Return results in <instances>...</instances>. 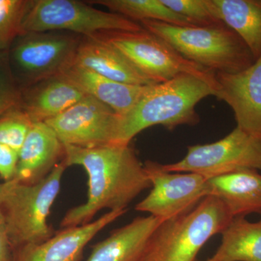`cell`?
Here are the masks:
<instances>
[{
	"instance_id": "6da1fadb",
	"label": "cell",
	"mask_w": 261,
	"mask_h": 261,
	"mask_svg": "<svg viewBox=\"0 0 261 261\" xmlns=\"http://www.w3.org/2000/svg\"><path fill=\"white\" fill-rule=\"evenodd\" d=\"M63 146L65 166H82L87 173L88 194L85 203L67 211L62 228L88 224L103 209H127L141 192L152 187L144 165L129 145Z\"/></svg>"
},
{
	"instance_id": "7a4b0ae2",
	"label": "cell",
	"mask_w": 261,
	"mask_h": 261,
	"mask_svg": "<svg viewBox=\"0 0 261 261\" xmlns=\"http://www.w3.org/2000/svg\"><path fill=\"white\" fill-rule=\"evenodd\" d=\"M214 96V89L195 75L180 74L163 83L149 85L135 107L120 116L115 145H129L134 137L149 127L171 130L200 122L195 107L204 98Z\"/></svg>"
},
{
	"instance_id": "3957f363",
	"label": "cell",
	"mask_w": 261,
	"mask_h": 261,
	"mask_svg": "<svg viewBox=\"0 0 261 261\" xmlns=\"http://www.w3.org/2000/svg\"><path fill=\"white\" fill-rule=\"evenodd\" d=\"M140 25L164 39L188 61L215 73H238L255 61L243 39L224 23L179 27L147 20Z\"/></svg>"
},
{
	"instance_id": "277c9868",
	"label": "cell",
	"mask_w": 261,
	"mask_h": 261,
	"mask_svg": "<svg viewBox=\"0 0 261 261\" xmlns=\"http://www.w3.org/2000/svg\"><path fill=\"white\" fill-rule=\"evenodd\" d=\"M66 168L63 160L38 183L27 185L10 179L0 184V214L13 250L42 243L56 233L47 219Z\"/></svg>"
},
{
	"instance_id": "5b68a950",
	"label": "cell",
	"mask_w": 261,
	"mask_h": 261,
	"mask_svg": "<svg viewBox=\"0 0 261 261\" xmlns=\"http://www.w3.org/2000/svg\"><path fill=\"white\" fill-rule=\"evenodd\" d=\"M233 217L217 197H205L188 214L163 221L154 230L145 261H195L212 237L222 233Z\"/></svg>"
},
{
	"instance_id": "8992f818",
	"label": "cell",
	"mask_w": 261,
	"mask_h": 261,
	"mask_svg": "<svg viewBox=\"0 0 261 261\" xmlns=\"http://www.w3.org/2000/svg\"><path fill=\"white\" fill-rule=\"evenodd\" d=\"M93 36L118 49L151 83H163L186 73L208 84L218 97L219 85L215 72L188 61L164 39L145 29L136 32L111 31Z\"/></svg>"
},
{
	"instance_id": "52a82bcc",
	"label": "cell",
	"mask_w": 261,
	"mask_h": 261,
	"mask_svg": "<svg viewBox=\"0 0 261 261\" xmlns=\"http://www.w3.org/2000/svg\"><path fill=\"white\" fill-rule=\"evenodd\" d=\"M137 22L92 8L76 0H32L24 18L22 35L32 32H65L82 37L111 31L136 32Z\"/></svg>"
},
{
	"instance_id": "ba28073f",
	"label": "cell",
	"mask_w": 261,
	"mask_h": 261,
	"mask_svg": "<svg viewBox=\"0 0 261 261\" xmlns=\"http://www.w3.org/2000/svg\"><path fill=\"white\" fill-rule=\"evenodd\" d=\"M168 172L194 173L207 179L242 170H261V141L236 127L217 142L190 146L186 156L162 165Z\"/></svg>"
},
{
	"instance_id": "9c48e42d",
	"label": "cell",
	"mask_w": 261,
	"mask_h": 261,
	"mask_svg": "<svg viewBox=\"0 0 261 261\" xmlns=\"http://www.w3.org/2000/svg\"><path fill=\"white\" fill-rule=\"evenodd\" d=\"M82 37L65 32H32L20 36L10 56L27 87L63 74L73 66Z\"/></svg>"
},
{
	"instance_id": "30bf717a",
	"label": "cell",
	"mask_w": 261,
	"mask_h": 261,
	"mask_svg": "<svg viewBox=\"0 0 261 261\" xmlns=\"http://www.w3.org/2000/svg\"><path fill=\"white\" fill-rule=\"evenodd\" d=\"M144 168L152 190L135 209L162 221L188 214L210 195L208 179L197 173H171L151 161Z\"/></svg>"
},
{
	"instance_id": "8fae6325",
	"label": "cell",
	"mask_w": 261,
	"mask_h": 261,
	"mask_svg": "<svg viewBox=\"0 0 261 261\" xmlns=\"http://www.w3.org/2000/svg\"><path fill=\"white\" fill-rule=\"evenodd\" d=\"M119 120V115L111 108L87 94L44 123L63 145L96 147L115 144Z\"/></svg>"
},
{
	"instance_id": "7c38bea8",
	"label": "cell",
	"mask_w": 261,
	"mask_h": 261,
	"mask_svg": "<svg viewBox=\"0 0 261 261\" xmlns=\"http://www.w3.org/2000/svg\"><path fill=\"white\" fill-rule=\"evenodd\" d=\"M218 99L232 110L238 128L261 141V56L246 69L216 73Z\"/></svg>"
},
{
	"instance_id": "4fadbf2b",
	"label": "cell",
	"mask_w": 261,
	"mask_h": 261,
	"mask_svg": "<svg viewBox=\"0 0 261 261\" xmlns=\"http://www.w3.org/2000/svg\"><path fill=\"white\" fill-rule=\"evenodd\" d=\"M126 212L127 209L111 211L88 224L63 228L42 243L15 249L13 261H82L87 244Z\"/></svg>"
},
{
	"instance_id": "5bb4252c",
	"label": "cell",
	"mask_w": 261,
	"mask_h": 261,
	"mask_svg": "<svg viewBox=\"0 0 261 261\" xmlns=\"http://www.w3.org/2000/svg\"><path fill=\"white\" fill-rule=\"evenodd\" d=\"M12 179L20 183H38L50 173L64 158V146L44 122L33 123L20 152Z\"/></svg>"
},
{
	"instance_id": "9a60e30c",
	"label": "cell",
	"mask_w": 261,
	"mask_h": 261,
	"mask_svg": "<svg viewBox=\"0 0 261 261\" xmlns=\"http://www.w3.org/2000/svg\"><path fill=\"white\" fill-rule=\"evenodd\" d=\"M87 95L65 73L51 77L22 91L19 107L34 123L45 122Z\"/></svg>"
},
{
	"instance_id": "2e32d148",
	"label": "cell",
	"mask_w": 261,
	"mask_h": 261,
	"mask_svg": "<svg viewBox=\"0 0 261 261\" xmlns=\"http://www.w3.org/2000/svg\"><path fill=\"white\" fill-rule=\"evenodd\" d=\"M162 222L152 216L136 218L95 244L85 261H145L149 240Z\"/></svg>"
},
{
	"instance_id": "e0dca14e",
	"label": "cell",
	"mask_w": 261,
	"mask_h": 261,
	"mask_svg": "<svg viewBox=\"0 0 261 261\" xmlns=\"http://www.w3.org/2000/svg\"><path fill=\"white\" fill-rule=\"evenodd\" d=\"M73 65L121 83L154 84L141 74L118 49L96 36L82 37Z\"/></svg>"
},
{
	"instance_id": "ac0fdd59",
	"label": "cell",
	"mask_w": 261,
	"mask_h": 261,
	"mask_svg": "<svg viewBox=\"0 0 261 261\" xmlns=\"http://www.w3.org/2000/svg\"><path fill=\"white\" fill-rule=\"evenodd\" d=\"M210 195L219 199L233 218L261 214V174L246 169L208 179Z\"/></svg>"
},
{
	"instance_id": "d6986e66",
	"label": "cell",
	"mask_w": 261,
	"mask_h": 261,
	"mask_svg": "<svg viewBox=\"0 0 261 261\" xmlns=\"http://www.w3.org/2000/svg\"><path fill=\"white\" fill-rule=\"evenodd\" d=\"M64 73L86 94L106 105L121 116L130 112L149 86L121 83L76 65L70 67Z\"/></svg>"
},
{
	"instance_id": "ffe728a7",
	"label": "cell",
	"mask_w": 261,
	"mask_h": 261,
	"mask_svg": "<svg viewBox=\"0 0 261 261\" xmlns=\"http://www.w3.org/2000/svg\"><path fill=\"white\" fill-rule=\"evenodd\" d=\"M213 14L243 39L254 59L261 56V0H209Z\"/></svg>"
},
{
	"instance_id": "44dd1931",
	"label": "cell",
	"mask_w": 261,
	"mask_h": 261,
	"mask_svg": "<svg viewBox=\"0 0 261 261\" xmlns=\"http://www.w3.org/2000/svg\"><path fill=\"white\" fill-rule=\"evenodd\" d=\"M221 234L214 260L261 261V217L257 222H250L245 216L234 217Z\"/></svg>"
},
{
	"instance_id": "7402d4cb",
	"label": "cell",
	"mask_w": 261,
	"mask_h": 261,
	"mask_svg": "<svg viewBox=\"0 0 261 261\" xmlns=\"http://www.w3.org/2000/svg\"><path fill=\"white\" fill-rule=\"evenodd\" d=\"M87 3L102 5L113 13L135 22L148 20L179 27L195 25L188 19L168 8L162 0H96Z\"/></svg>"
},
{
	"instance_id": "603a6c76",
	"label": "cell",
	"mask_w": 261,
	"mask_h": 261,
	"mask_svg": "<svg viewBox=\"0 0 261 261\" xmlns=\"http://www.w3.org/2000/svg\"><path fill=\"white\" fill-rule=\"evenodd\" d=\"M30 5L28 0H0V51L9 49L22 35L24 18Z\"/></svg>"
},
{
	"instance_id": "cb8c5ba5",
	"label": "cell",
	"mask_w": 261,
	"mask_h": 261,
	"mask_svg": "<svg viewBox=\"0 0 261 261\" xmlns=\"http://www.w3.org/2000/svg\"><path fill=\"white\" fill-rule=\"evenodd\" d=\"M34 122L20 107L0 117V144L20 152Z\"/></svg>"
},
{
	"instance_id": "d4e9b609",
	"label": "cell",
	"mask_w": 261,
	"mask_h": 261,
	"mask_svg": "<svg viewBox=\"0 0 261 261\" xmlns=\"http://www.w3.org/2000/svg\"><path fill=\"white\" fill-rule=\"evenodd\" d=\"M163 3L175 13L188 19L198 27L223 23L214 15L209 5V0H162Z\"/></svg>"
},
{
	"instance_id": "484cf974",
	"label": "cell",
	"mask_w": 261,
	"mask_h": 261,
	"mask_svg": "<svg viewBox=\"0 0 261 261\" xmlns=\"http://www.w3.org/2000/svg\"><path fill=\"white\" fill-rule=\"evenodd\" d=\"M22 91L12 72L6 51H0V117L19 107Z\"/></svg>"
},
{
	"instance_id": "4316f807",
	"label": "cell",
	"mask_w": 261,
	"mask_h": 261,
	"mask_svg": "<svg viewBox=\"0 0 261 261\" xmlns=\"http://www.w3.org/2000/svg\"><path fill=\"white\" fill-rule=\"evenodd\" d=\"M19 154L9 146L0 144V176L5 181L14 177L18 166Z\"/></svg>"
},
{
	"instance_id": "83f0119b",
	"label": "cell",
	"mask_w": 261,
	"mask_h": 261,
	"mask_svg": "<svg viewBox=\"0 0 261 261\" xmlns=\"http://www.w3.org/2000/svg\"><path fill=\"white\" fill-rule=\"evenodd\" d=\"M0 261H13V250L8 237L6 224L0 214Z\"/></svg>"
},
{
	"instance_id": "f1b7e54d",
	"label": "cell",
	"mask_w": 261,
	"mask_h": 261,
	"mask_svg": "<svg viewBox=\"0 0 261 261\" xmlns=\"http://www.w3.org/2000/svg\"><path fill=\"white\" fill-rule=\"evenodd\" d=\"M205 261H217V260H214V259L213 258V257H211V258L207 259V260H206Z\"/></svg>"
}]
</instances>
